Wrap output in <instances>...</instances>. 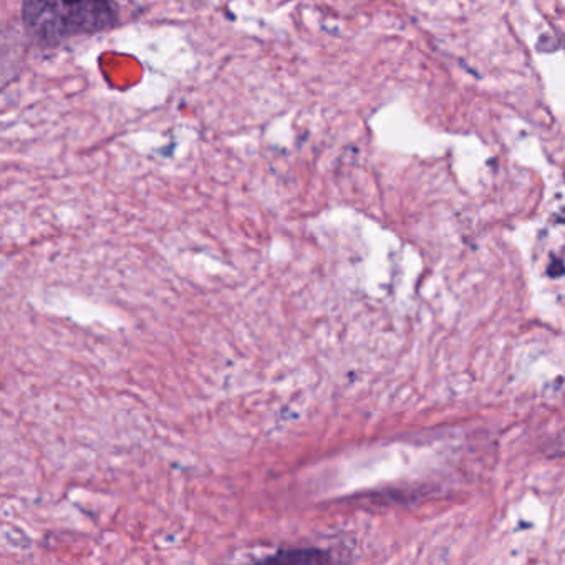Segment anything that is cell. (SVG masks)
<instances>
[{
    "label": "cell",
    "instance_id": "cell-1",
    "mask_svg": "<svg viewBox=\"0 0 565 565\" xmlns=\"http://www.w3.org/2000/svg\"><path fill=\"white\" fill-rule=\"evenodd\" d=\"M117 15L110 0H24L22 4L25 29L44 45L114 28Z\"/></svg>",
    "mask_w": 565,
    "mask_h": 565
}]
</instances>
